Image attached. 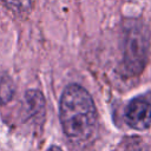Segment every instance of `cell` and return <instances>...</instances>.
Here are the masks:
<instances>
[{
    "instance_id": "2",
    "label": "cell",
    "mask_w": 151,
    "mask_h": 151,
    "mask_svg": "<svg viewBox=\"0 0 151 151\" xmlns=\"http://www.w3.org/2000/svg\"><path fill=\"white\" fill-rule=\"evenodd\" d=\"M150 34L146 26L136 19L124 25L122 34L123 68L129 76L139 74L147 60Z\"/></svg>"
},
{
    "instance_id": "5",
    "label": "cell",
    "mask_w": 151,
    "mask_h": 151,
    "mask_svg": "<svg viewBox=\"0 0 151 151\" xmlns=\"http://www.w3.org/2000/svg\"><path fill=\"white\" fill-rule=\"evenodd\" d=\"M1 1L6 7L18 13L27 12L32 5V0H1Z\"/></svg>"
},
{
    "instance_id": "3",
    "label": "cell",
    "mask_w": 151,
    "mask_h": 151,
    "mask_svg": "<svg viewBox=\"0 0 151 151\" xmlns=\"http://www.w3.org/2000/svg\"><path fill=\"white\" fill-rule=\"evenodd\" d=\"M124 120L134 130H146L151 126V103L144 98L132 99L124 111Z\"/></svg>"
},
{
    "instance_id": "6",
    "label": "cell",
    "mask_w": 151,
    "mask_h": 151,
    "mask_svg": "<svg viewBox=\"0 0 151 151\" xmlns=\"http://www.w3.org/2000/svg\"><path fill=\"white\" fill-rule=\"evenodd\" d=\"M46 151H63V150H61V149H60L59 146H55V145H52V146H50V147H48V149H47Z\"/></svg>"
},
{
    "instance_id": "4",
    "label": "cell",
    "mask_w": 151,
    "mask_h": 151,
    "mask_svg": "<svg viewBox=\"0 0 151 151\" xmlns=\"http://www.w3.org/2000/svg\"><path fill=\"white\" fill-rule=\"evenodd\" d=\"M13 96L14 83L12 78L5 72H0V105H5L11 101Z\"/></svg>"
},
{
    "instance_id": "1",
    "label": "cell",
    "mask_w": 151,
    "mask_h": 151,
    "mask_svg": "<svg viewBox=\"0 0 151 151\" xmlns=\"http://www.w3.org/2000/svg\"><path fill=\"white\" fill-rule=\"evenodd\" d=\"M59 118L68 140L78 146H87L98 130V116L91 94L78 84L65 87L59 105Z\"/></svg>"
}]
</instances>
